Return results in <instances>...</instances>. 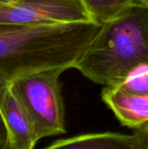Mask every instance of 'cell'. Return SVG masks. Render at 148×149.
Here are the masks:
<instances>
[{
	"label": "cell",
	"mask_w": 148,
	"mask_h": 149,
	"mask_svg": "<svg viewBox=\"0 0 148 149\" xmlns=\"http://www.w3.org/2000/svg\"><path fill=\"white\" fill-rule=\"evenodd\" d=\"M0 112L8 133L7 149H32L38 141L24 107L10 83L0 93Z\"/></svg>",
	"instance_id": "5b68a950"
},
{
	"label": "cell",
	"mask_w": 148,
	"mask_h": 149,
	"mask_svg": "<svg viewBox=\"0 0 148 149\" xmlns=\"http://www.w3.org/2000/svg\"><path fill=\"white\" fill-rule=\"evenodd\" d=\"M142 2L144 3V4H145L147 7H148V0H142Z\"/></svg>",
	"instance_id": "4fadbf2b"
},
{
	"label": "cell",
	"mask_w": 148,
	"mask_h": 149,
	"mask_svg": "<svg viewBox=\"0 0 148 149\" xmlns=\"http://www.w3.org/2000/svg\"><path fill=\"white\" fill-rule=\"evenodd\" d=\"M101 97L123 126L136 129L148 124V92L133 94L106 86Z\"/></svg>",
	"instance_id": "8992f818"
},
{
	"label": "cell",
	"mask_w": 148,
	"mask_h": 149,
	"mask_svg": "<svg viewBox=\"0 0 148 149\" xmlns=\"http://www.w3.org/2000/svg\"><path fill=\"white\" fill-rule=\"evenodd\" d=\"M101 27L95 22L0 23V78L10 83L42 70L74 68Z\"/></svg>",
	"instance_id": "6da1fadb"
},
{
	"label": "cell",
	"mask_w": 148,
	"mask_h": 149,
	"mask_svg": "<svg viewBox=\"0 0 148 149\" xmlns=\"http://www.w3.org/2000/svg\"><path fill=\"white\" fill-rule=\"evenodd\" d=\"M134 149H148V124L134 129Z\"/></svg>",
	"instance_id": "9c48e42d"
},
{
	"label": "cell",
	"mask_w": 148,
	"mask_h": 149,
	"mask_svg": "<svg viewBox=\"0 0 148 149\" xmlns=\"http://www.w3.org/2000/svg\"><path fill=\"white\" fill-rule=\"evenodd\" d=\"M9 84V82H7L6 80H4L3 79L0 78V93L2 92V90Z\"/></svg>",
	"instance_id": "8fae6325"
},
{
	"label": "cell",
	"mask_w": 148,
	"mask_h": 149,
	"mask_svg": "<svg viewBox=\"0 0 148 149\" xmlns=\"http://www.w3.org/2000/svg\"><path fill=\"white\" fill-rule=\"evenodd\" d=\"M48 149H134L133 134L113 132L85 134L55 141Z\"/></svg>",
	"instance_id": "52a82bcc"
},
{
	"label": "cell",
	"mask_w": 148,
	"mask_h": 149,
	"mask_svg": "<svg viewBox=\"0 0 148 149\" xmlns=\"http://www.w3.org/2000/svg\"><path fill=\"white\" fill-rule=\"evenodd\" d=\"M148 64V7H133L102 25L75 69L91 81L113 86Z\"/></svg>",
	"instance_id": "7a4b0ae2"
},
{
	"label": "cell",
	"mask_w": 148,
	"mask_h": 149,
	"mask_svg": "<svg viewBox=\"0 0 148 149\" xmlns=\"http://www.w3.org/2000/svg\"><path fill=\"white\" fill-rule=\"evenodd\" d=\"M82 2L93 22L100 25L111 22L133 7L145 5L142 0H82Z\"/></svg>",
	"instance_id": "ba28073f"
},
{
	"label": "cell",
	"mask_w": 148,
	"mask_h": 149,
	"mask_svg": "<svg viewBox=\"0 0 148 149\" xmlns=\"http://www.w3.org/2000/svg\"><path fill=\"white\" fill-rule=\"evenodd\" d=\"M7 145H8L7 128L0 112V149H7Z\"/></svg>",
	"instance_id": "30bf717a"
},
{
	"label": "cell",
	"mask_w": 148,
	"mask_h": 149,
	"mask_svg": "<svg viewBox=\"0 0 148 149\" xmlns=\"http://www.w3.org/2000/svg\"><path fill=\"white\" fill-rule=\"evenodd\" d=\"M12 1H14V0H0V7L4 5V4H7V3H10V2H12Z\"/></svg>",
	"instance_id": "7c38bea8"
},
{
	"label": "cell",
	"mask_w": 148,
	"mask_h": 149,
	"mask_svg": "<svg viewBox=\"0 0 148 149\" xmlns=\"http://www.w3.org/2000/svg\"><path fill=\"white\" fill-rule=\"evenodd\" d=\"M65 68L31 72L10 83L26 111L38 141L66 133L65 111L59 78Z\"/></svg>",
	"instance_id": "3957f363"
},
{
	"label": "cell",
	"mask_w": 148,
	"mask_h": 149,
	"mask_svg": "<svg viewBox=\"0 0 148 149\" xmlns=\"http://www.w3.org/2000/svg\"><path fill=\"white\" fill-rule=\"evenodd\" d=\"M93 22L82 0H14L0 7V23L54 24Z\"/></svg>",
	"instance_id": "277c9868"
}]
</instances>
